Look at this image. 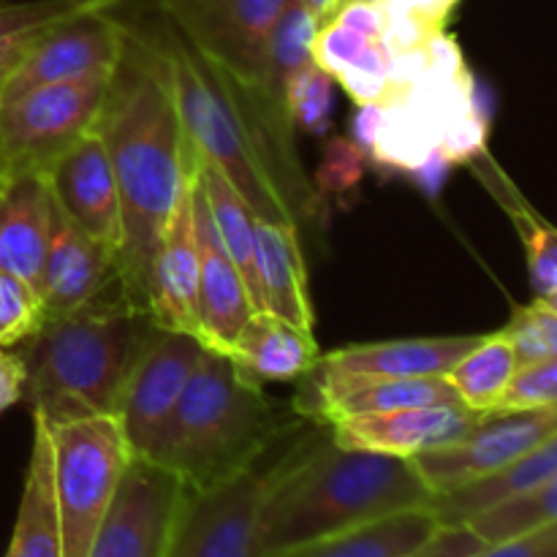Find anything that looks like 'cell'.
Wrapping results in <instances>:
<instances>
[{"label":"cell","instance_id":"obj_14","mask_svg":"<svg viewBox=\"0 0 557 557\" xmlns=\"http://www.w3.org/2000/svg\"><path fill=\"white\" fill-rule=\"evenodd\" d=\"M44 177L58 210L117 259L123 245V218L112 163L98 128L69 147Z\"/></svg>","mask_w":557,"mask_h":557},{"label":"cell","instance_id":"obj_7","mask_svg":"<svg viewBox=\"0 0 557 557\" xmlns=\"http://www.w3.org/2000/svg\"><path fill=\"white\" fill-rule=\"evenodd\" d=\"M109 76L33 87L0 103V172L5 180L47 172L69 147L96 128Z\"/></svg>","mask_w":557,"mask_h":557},{"label":"cell","instance_id":"obj_32","mask_svg":"<svg viewBox=\"0 0 557 557\" xmlns=\"http://www.w3.org/2000/svg\"><path fill=\"white\" fill-rule=\"evenodd\" d=\"M515 351L517 368L557 359V308L547 299H533L511 310L509 324L500 330Z\"/></svg>","mask_w":557,"mask_h":557},{"label":"cell","instance_id":"obj_10","mask_svg":"<svg viewBox=\"0 0 557 557\" xmlns=\"http://www.w3.org/2000/svg\"><path fill=\"white\" fill-rule=\"evenodd\" d=\"M201 348L205 346L199 337L188 332L161 330L156 324L147 326L114 411L131 457H150L163 424L172 417L199 362Z\"/></svg>","mask_w":557,"mask_h":557},{"label":"cell","instance_id":"obj_28","mask_svg":"<svg viewBox=\"0 0 557 557\" xmlns=\"http://www.w3.org/2000/svg\"><path fill=\"white\" fill-rule=\"evenodd\" d=\"M125 0H27V3H0V90L20 69L30 49L52 27L87 14L112 11Z\"/></svg>","mask_w":557,"mask_h":557},{"label":"cell","instance_id":"obj_4","mask_svg":"<svg viewBox=\"0 0 557 557\" xmlns=\"http://www.w3.org/2000/svg\"><path fill=\"white\" fill-rule=\"evenodd\" d=\"M150 319L125 299L120 283L20 343L25 397L47 424L114 417L120 392Z\"/></svg>","mask_w":557,"mask_h":557},{"label":"cell","instance_id":"obj_29","mask_svg":"<svg viewBox=\"0 0 557 557\" xmlns=\"http://www.w3.org/2000/svg\"><path fill=\"white\" fill-rule=\"evenodd\" d=\"M517 370L515 351L500 332L482 335V341L449 370L446 381L457 392V400L476 413H490L500 392Z\"/></svg>","mask_w":557,"mask_h":557},{"label":"cell","instance_id":"obj_34","mask_svg":"<svg viewBox=\"0 0 557 557\" xmlns=\"http://www.w3.org/2000/svg\"><path fill=\"white\" fill-rule=\"evenodd\" d=\"M544 408H557V359L520 364L490 413L544 411Z\"/></svg>","mask_w":557,"mask_h":557},{"label":"cell","instance_id":"obj_17","mask_svg":"<svg viewBox=\"0 0 557 557\" xmlns=\"http://www.w3.org/2000/svg\"><path fill=\"white\" fill-rule=\"evenodd\" d=\"M487 413H476L462 403L408 408V411L370 413V417L337 419L326 424L335 444L346 449L379 451V455L417 457L438 449L471 433Z\"/></svg>","mask_w":557,"mask_h":557},{"label":"cell","instance_id":"obj_23","mask_svg":"<svg viewBox=\"0 0 557 557\" xmlns=\"http://www.w3.org/2000/svg\"><path fill=\"white\" fill-rule=\"evenodd\" d=\"M557 479V438L544 441L539 449L528 451L511 466L500 471L479 476L462 487L449 490V493L433 495L428 509L433 511L438 525H466L482 511L525 493V490L542 487V484Z\"/></svg>","mask_w":557,"mask_h":557},{"label":"cell","instance_id":"obj_20","mask_svg":"<svg viewBox=\"0 0 557 557\" xmlns=\"http://www.w3.org/2000/svg\"><path fill=\"white\" fill-rule=\"evenodd\" d=\"M52 196L41 172L11 177L0 188V270L36 288L47 253Z\"/></svg>","mask_w":557,"mask_h":557},{"label":"cell","instance_id":"obj_19","mask_svg":"<svg viewBox=\"0 0 557 557\" xmlns=\"http://www.w3.org/2000/svg\"><path fill=\"white\" fill-rule=\"evenodd\" d=\"M482 335L455 337H411L348 346L319 357L326 370L359 379H430L449 375V370L471 351Z\"/></svg>","mask_w":557,"mask_h":557},{"label":"cell","instance_id":"obj_35","mask_svg":"<svg viewBox=\"0 0 557 557\" xmlns=\"http://www.w3.org/2000/svg\"><path fill=\"white\" fill-rule=\"evenodd\" d=\"M392 63H395V52L384 38H379L364 47V52L337 76V82L359 107L384 103L392 92Z\"/></svg>","mask_w":557,"mask_h":557},{"label":"cell","instance_id":"obj_39","mask_svg":"<svg viewBox=\"0 0 557 557\" xmlns=\"http://www.w3.org/2000/svg\"><path fill=\"white\" fill-rule=\"evenodd\" d=\"M484 544L466 525H441L438 533L406 557H471Z\"/></svg>","mask_w":557,"mask_h":557},{"label":"cell","instance_id":"obj_45","mask_svg":"<svg viewBox=\"0 0 557 557\" xmlns=\"http://www.w3.org/2000/svg\"><path fill=\"white\" fill-rule=\"evenodd\" d=\"M5 183H9V180H5V177H3V172H0V188H3Z\"/></svg>","mask_w":557,"mask_h":557},{"label":"cell","instance_id":"obj_33","mask_svg":"<svg viewBox=\"0 0 557 557\" xmlns=\"http://www.w3.org/2000/svg\"><path fill=\"white\" fill-rule=\"evenodd\" d=\"M332 79L330 74L315 63L299 69L292 79L286 82V114L292 120L294 131H305L310 136H321L332 125Z\"/></svg>","mask_w":557,"mask_h":557},{"label":"cell","instance_id":"obj_26","mask_svg":"<svg viewBox=\"0 0 557 557\" xmlns=\"http://www.w3.org/2000/svg\"><path fill=\"white\" fill-rule=\"evenodd\" d=\"M468 163H471L479 183H482L484 188L498 199V205L504 207L509 221L515 223L517 232H520L533 294H536L539 299L555 302L557 299V232L547 221H544L542 215H539L536 210H533L531 205H528L525 199H522L517 185L506 177L504 169L498 166V161H495L487 150H482Z\"/></svg>","mask_w":557,"mask_h":557},{"label":"cell","instance_id":"obj_42","mask_svg":"<svg viewBox=\"0 0 557 557\" xmlns=\"http://www.w3.org/2000/svg\"><path fill=\"white\" fill-rule=\"evenodd\" d=\"M379 123H381V103H368V107H359L357 117H354V141H357L364 152L373 150Z\"/></svg>","mask_w":557,"mask_h":557},{"label":"cell","instance_id":"obj_11","mask_svg":"<svg viewBox=\"0 0 557 557\" xmlns=\"http://www.w3.org/2000/svg\"><path fill=\"white\" fill-rule=\"evenodd\" d=\"M183 495L174 473L131 457L85 557H166Z\"/></svg>","mask_w":557,"mask_h":557},{"label":"cell","instance_id":"obj_37","mask_svg":"<svg viewBox=\"0 0 557 557\" xmlns=\"http://www.w3.org/2000/svg\"><path fill=\"white\" fill-rule=\"evenodd\" d=\"M364 156H368V152H364L357 141L335 136V139L326 145L324 163H321L319 169V188H315L319 201L324 199V196H341L357 188L359 180H362L364 174Z\"/></svg>","mask_w":557,"mask_h":557},{"label":"cell","instance_id":"obj_27","mask_svg":"<svg viewBox=\"0 0 557 557\" xmlns=\"http://www.w3.org/2000/svg\"><path fill=\"white\" fill-rule=\"evenodd\" d=\"M194 169L196 180H199L201 190H205V199L207 207H210L212 223L218 228V237H221L228 259L234 261V267L243 275L245 288L250 294V302H253V310L259 313V310H264V302H261L259 275H256V215L250 212L248 201L239 196V190L196 150Z\"/></svg>","mask_w":557,"mask_h":557},{"label":"cell","instance_id":"obj_18","mask_svg":"<svg viewBox=\"0 0 557 557\" xmlns=\"http://www.w3.org/2000/svg\"><path fill=\"white\" fill-rule=\"evenodd\" d=\"M190 194H194V232L196 250H199V341L201 346L228 354L239 330L256 310L243 275L218 237L205 190L196 180V169Z\"/></svg>","mask_w":557,"mask_h":557},{"label":"cell","instance_id":"obj_30","mask_svg":"<svg viewBox=\"0 0 557 557\" xmlns=\"http://www.w3.org/2000/svg\"><path fill=\"white\" fill-rule=\"evenodd\" d=\"M557 525V479L542 484V487L525 490L493 509L482 511L473 520L466 522L468 531L484 544V547H498V544L520 542L533 536L544 528Z\"/></svg>","mask_w":557,"mask_h":557},{"label":"cell","instance_id":"obj_36","mask_svg":"<svg viewBox=\"0 0 557 557\" xmlns=\"http://www.w3.org/2000/svg\"><path fill=\"white\" fill-rule=\"evenodd\" d=\"M44 324L36 288L0 270V348H14Z\"/></svg>","mask_w":557,"mask_h":557},{"label":"cell","instance_id":"obj_5","mask_svg":"<svg viewBox=\"0 0 557 557\" xmlns=\"http://www.w3.org/2000/svg\"><path fill=\"white\" fill-rule=\"evenodd\" d=\"M281 430L264 386L228 354L205 346L147 460L174 473L185 490H210L253 468Z\"/></svg>","mask_w":557,"mask_h":557},{"label":"cell","instance_id":"obj_40","mask_svg":"<svg viewBox=\"0 0 557 557\" xmlns=\"http://www.w3.org/2000/svg\"><path fill=\"white\" fill-rule=\"evenodd\" d=\"M471 557H557V525L544 528V531L520 539V542L482 547Z\"/></svg>","mask_w":557,"mask_h":557},{"label":"cell","instance_id":"obj_6","mask_svg":"<svg viewBox=\"0 0 557 557\" xmlns=\"http://www.w3.org/2000/svg\"><path fill=\"white\" fill-rule=\"evenodd\" d=\"M47 435L63 557H85L131 462V449L117 417L47 424Z\"/></svg>","mask_w":557,"mask_h":557},{"label":"cell","instance_id":"obj_1","mask_svg":"<svg viewBox=\"0 0 557 557\" xmlns=\"http://www.w3.org/2000/svg\"><path fill=\"white\" fill-rule=\"evenodd\" d=\"M96 128L112 163L123 218L120 288L147 315L152 256L190 166V145L158 38L128 27Z\"/></svg>","mask_w":557,"mask_h":557},{"label":"cell","instance_id":"obj_25","mask_svg":"<svg viewBox=\"0 0 557 557\" xmlns=\"http://www.w3.org/2000/svg\"><path fill=\"white\" fill-rule=\"evenodd\" d=\"M5 557H63L47 424L33 413V451Z\"/></svg>","mask_w":557,"mask_h":557},{"label":"cell","instance_id":"obj_22","mask_svg":"<svg viewBox=\"0 0 557 557\" xmlns=\"http://www.w3.org/2000/svg\"><path fill=\"white\" fill-rule=\"evenodd\" d=\"M256 275L267 313L313 332V308L308 297V272L299 250V228L256 218Z\"/></svg>","mask_w":557,"mask_h":557},{"label":"cell","instance_id":"obj_16","mask_svg":"<svg viewBox=\"0 0 557 557\" xmlns=\"http://www.w3.org/2000/svg\"><path fill=\"white\" fill-rule=\"evenodd\" d=\"M114 283H120L114 253L76 228L52 201L47 253L36 283L44 321L74 313Z\"/></svg>","mask_w":557,"mask_h":557},{"label":"cell","instance_id":"obj_12","mask_svg":"<svg viewBox=\"0 0 557 557\" xmlns=\"http://www.w3.org/2000/svg\"><path fill=\"white\" fill-rule=\"evenodd\" d=\"M549 438H557V408L487 413L471 433L438 449L422 451L411 457V462L424 487L441 495L511 466Z\"/></svg>","mask_w":557,"mask_h":557},{"label":"cell","instance_id":"obj_24","mask_svg":"<svg viewBox=\"0 0 557 557\" xmlns=\"http://www.w3.org/2000/svg\"><path fill=\"white\" fill-rule=\"evenodd\" d=\"M438 520L428 506L397 511L362 522L267 557H406L438 533Z\"/></svg>","mask_w":557,"mask_h":557},{"label":"cell","instance_id":"obj_31","mask_svg":"<svg viewBox=\"0 0 557 557\" xmlns=\"http://www.w3.org/2000/svg\"><path fill=\"white\" fill-rule=\"evenodd\" d=\"M319 22L315 16L305 9L302 0H292V3L283 9V14L277 16L275 27L270 33V41H267V69H264V85L261 90L277 103V107L286 109V82L297 74L299 69H305L308 63H313V41L315 33H319Z\"/></svg>","mask_w":557,"mask_h":557},{"label":"cell","instance_id":"obj_8","mask_svg":"<svg viewBox=\"0 0 557 557\" xmlns=\"http://www.w3.org/2000/svg\"><path fill=\"white\" fill-rule=\"evenodd\" d=\"M292 0H161L174 30L223 74L264 85L267 41Z\"/></svg>","mask_w":557,"mask_h":557},{"label":"cell","instance_id":"obj_21","mask_svg":"<svg viewBox=\"0 0 557 557\" xmlns=\"http://www.w3.org/2000/svg\"><path fill=\"white\" fill-rule=\"evenodd\" d=\"M228 357L250 381L264 386L270 381H299L319 364L321 354L313 332L259 310L245 321Z\"/></svg>","mask_w":557,"mask_h":557},{"label":"cell","instance_id":"obj_15","mask_svg":"<svg viewBox=\"0 0 557 557\" xmlns=\"http://www.w3.org/2000/svg\"><path fill=\"white\" fill-rule=\"evenodd\" d=\"M194 156L147 275L150 324L199 337V250L194 232Z\"/></svg>","mask_w":557,"mask_h":557},{"label":"cell","instance_id":"obj_43","mask_svg":"<svg viewBox=\"0 0 557 557\" xmlns=\"http://www.w3.org/2000/svg\"><path fill=\"white\" fill-rule=\"evenodd\" d=\"M403 3L411 11H417V14L422 16V20H428L433 27L444 30L446 16L451 14V9H455L460 0H403Z\"/></svg>","mask_w":557,"mask_h":557},{"label":"cell","instance_id":"obj_44","mask_svg":"<svg viewBox=\"0 0 557 557\" xmlns=\"http://www.w3.org/2000/svg\"><path fill=\"white\" fill-rule=\"evenodd\" d=\"M302 3H305V9L315 16V22H319V25H324V22H330L332 14L341 9L343 0H302Z\"/></svg>","mask_w":557,"mask_h":557},{"label":"cell","instance_id":"obj_13","mask_svg":"<svg viewBox=\"0 0 557 557\" xmlns=\"http://www.w3.org/2000/svg\"><path fill=\"white\" fill-rule=\"evenodd\" d=\"M125 36L128 25L114 20L112 11H87L52 27L9 76L0 90V103L33 87L114 74L123 58Z\"/></svg>","mask_w":557,"mask_h":557},{"label":"cell","instance_id":"obj_38","mask_svg":"<svg viewBox=\"0 0 557 557\" xmlns=\"http://www.w3.org/2000/svg\"><path fill=\"white\" fill-rule=\"evenodd\" d=\"M379 41V38H375ZM370 44L368 36L351 30V27L341 25V22L330 20L319 27L313 41V63L319 65L324 74H330L332 79L343 74L359 54L364 52V47Z\"/></svg>","mask_w":557,"mask_h":557},{"label":"cell","instance_id":"obj_3","mask_svg":"<svg viewBox=\"0 0 557 557\" xmlns=\"http://www.w3.org/2000/svg\"><path fill=\"white\" fill-rule=\"evenodd\" d=\"M324 430L270 468L261 509L267 555L397 511L422 509L433 498L408 457L346 449L332 441L330 428Z\"/></svg>","mask_w":557,"mask_h":557},{"label":"cell","instance_id":"obj_9","mask_svg":"<svg viewBox=\"0 0 557 557\" xmlns=\"http://www.w3.org/2000/svg\"><path fill=\"white\" fill-rule=\"evenodd\" d=\"M270 468L259 462L210 490H185L166 557H267L261 542Z\"/></svg>","mask_w":557,"mask_h":557},{"label":"cell","instance_id":"obj_41","mask_svg":"<svg viewBox=\"0 0 557 557\" xmlns=\"http://www.w3.org/2000/svg\"><path fill=\"white\" fill-rule=\"evenodd\" d=\"M25 397V364L20 354L0 348V413Z\"/></svg>","mask_w":557,"mask_h":557},{"label":"cell","instance_id":"obj_2","mask_svg":"<svg viewBox=\"0 0 557 557\" xmlns=\"http://www.w3.org/2000/svg\"><path fill=\"white\" fill-rule=\"evenodd\" d=\"M158 44L188 145L239 190L256 218L297 228L315 221L321 201L302 172L286 109L207 63L174 27Z\"/></svg>","mask_w":557,"mask_h":557}]
</instances>
